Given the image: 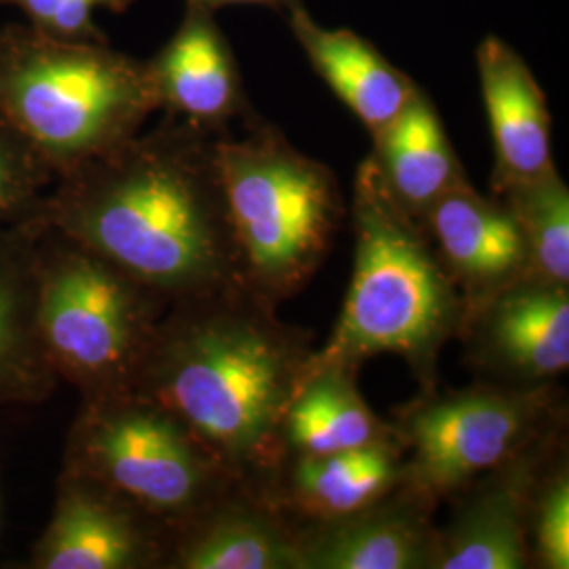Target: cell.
<instances>
[{"label": "cell", "instance_id": "obj_1", "mask_svg": "<svg viewBox=\"0 0 569 569\" xmlns=\"http://www.w3.org/2000/svg\"><path fill=\"white\" fill-rule=\"evenodd\" d=\"M167 117L56 180L37 222L98 251L171 302L244 284L218 142Z\"/></svg>", "mask_w": 569, "mask_h": 569}, {"label": "cell", "instance_id": "obj_2", "mask_svg": "<svg viewBox=\"0 0 569 569\" xmlns=\"http://www.w3.org/2000/svg\"><path fill=\"white\" fill-rule=\"evenodd\" d=\"M315 336L249 287L171 302L136 392L173 411L226 472L260 491L283 460V425Z\"/></svg>", "mask_w": 569, "mask_h": 569}, {"label": "cell", "instance_id": "obj_3", "mask_svg": "<svg viewBox=\"0 0 569 569\" xmlns=\"http://www.w3.org/2000/svg\"><path fill=\"white\" fill-rule=\"evenodd\" d=\"M355 266L340 319L310 367L359 373L380 355L406 361L420 392L439 387L443 348L458 340L467 302L420 220L395 201L371 154L352 183Z\"/></svg>", "mask_w": 569, "mask_h": 569}, {"label": "cell", "instance_id": "obj_4", "mask_svg": "<svg viewBox=\"0 0 569 569\" xmlns=\"http://www.w3.org/2000/svg\"><path fill=\"white\" fill-rule=\"evenodd\" d=\"M159 112L146 61L108 42L0 28V114L56 180L138 136Z\"/></svg>", "mask_w": 569, "mask_h": 569}, {"label": "cell", "instance_id": "obj_5", "mask_svg": "<svg viewBox=\"0 0 569 569\" xmlns=\"http://www.w3.org/2000/svg\"><path fill=\"white\" fill-rule=\"evenodd\" d=\"M218 161L244 284L279 308L326 264L345 226L338 178L258 114L241 138L226 131Z\"/></svg>", "mask_w": 569, "mask_h": 569}, {"label": "cell", "instance_id": "obj_6", "mask_svg": "<svg viewBox=\"0 0 569 569\" xmlns=\"http://www.w3.org/2000/svg\"><path fill=\"white\" fill-rule=\"evenodd\" d=\"M34 308L58 380L81 399H98L136 388L169 300L87 244L39 224Z\"/></svg>", "mask_w": 569, "mask_h": 569}, {"label": "cell", "instance_id": "obj_7", "mask_svg": "<svg viewBox=\"0 0 569 569\" xmlns=\"http://www.w3.org/2000/svg\"><path fill=\"white\" fill-rule=\"evenodd\" d=\"M61 468L114 489L169 528L239 486L173 411L136 390L81 399Z\"/></svg>", "mask_w": 569, "mask_h": 569}, {"label": "cell", "instance_id": "obj_8", "mask_svg": "<svg viewBox=\"0 0 569 569\" xmlns=\"http://www.w3.org/2000/svg\"><path fill=\"white\" fill-rule=\"evenodd\" d=\"M563 390L477 380L420 392L390 420L406 449L407 486L449 502L477 477L502 467L566 425Z\"/></svg>", "mask_w": 569, "mask_h": 569}, {"label": "cell", "instance_id": "obj_9", "mask_svg": "<svg viewBox=\"0 0 569 569\" xmlns=\"http://www.w3.org/2000/svg\"><path fill=\"white\" fill-rule=\"evenodd\" d=\"M171 528L114 489L61 468L30 569H164Z\"/></svg>", "mask_w": 569, "mask_h": 569}, {"label": "cell", "instance_id": "obj_10", "mask_svg": "<svg viewBox=\"0 0 569 569\" xmlns=\"http://www.w3.org/2000/svg\"><path fill=\"white\" fill-rule=\"evenodd\" d=\"M458 340L479 380L557 385L569 367V284L528 274L472 308Z\"/></svg>", "mask_w": 569, "mask_h": 569}, {"label": "cell", "instance_id": "obj_11", "mask_svg": "<svg viewBox=\"0 0 569 569\" xmlns=\"http://www.w3.org/2000/svg\"><path fill=\"white\" fill-rule=\"evenodd\" d=\"M566 439V427H561L458 491L449 500L453 512L446 528H439L435 569L531 568L533 493L550 456Z\"/></svg>", "mask_w": 569, "mask_h": 569}, {"label": "cell", "instance_id": "obj_12", "mask_svg": "<svg viewBox=\"0 0 569 569\" xmlns=\"http://www.w3.org/2000/svg\"><path fill=\"white\" fill-rule=\"evenodd\" d=\"M437 507L403 481L363 509L298 523L300 569H435Z\"/></svg>", "mask_w": 569, "mask_h": 569}, {"label": "cell", "instance_id": "obj_13", "mask_svg": "<svg viewBox=\"0 0 569 569\" xmlns=\"http://www.w3.org/2000/svg\"><path fill=\"white\" fill-rule=\"evenodd\" d=\"M159 110L167 117L230 131V122L256 112L213 11L186 4L182 23L163 49L146 61Z\"/></svg>", "mask_w": 569, "mask_h": 569}, {"label": "cell", "instance_id": "obj_14", "mask_svg": "<svg viewBox=\"0 0 569 569\" xmlns=\"http://www.w3.org/2000/svg\"><path fill=\"white\" fill-rule=\"evenodd\" d=\"M420 222L468 312L531 274L528 249L509 207L493 194H479L468 182L443 194Z\"/></svg>", "mask_w": 569, "mask_h": 569}, {"label": "cell", "instance_id": "obj_15", "mask_svg": "<svg viewBox=\"0 0 569 569\" xmlns=\"http://www.w3.org/2000/svg\"><path fill=\"white\" fill-rule=\"evenodd\" d=\"M164 569H300L298 526L258 491L232 486L171 528Z\"/></svg>", "mask_w": 569, "mask_h": 569}, {"label": "cell", "instance_id": "obj_16", "mask_svg": "<svg viewBox=\"0 0 569 569\" xmlns=\"http://www.w3.org/2000/svg\"><path fill=\"white\" fill-rule=\"evenodd\" d=\"M403 477L406 449L392 439L338 453H287L258 493L298 526L363 509Z\"/></svg>", "mask_w": 569, "mask_h": 569}, {"label": "cell", "instance_id": "obj_17", "mask_svg": "<svg viewBox=\"0 0 569 569\" xmlns=\"http://www.w3.org/2000/svg\"><path fill=\"white\" fill-rule=\"evenodd\" d=\"M477 68L496 152L491 190L555 169L545 91L523 58L488 37L477 47Z\"/></svg>", "mask_w": 569, "mask_h": 569}, {"label": "cell", "instance_id": "obj_18", "mask_svg": "<svg viewBox=\"0 0 569 569\" xmlns=\"http://www.w3.org/2000/svg\"><path fill=\"white\" fill-rule=\"evenodd\" d=\"M37 222L0 230V409L44 403L60 385L37 327Z\"/></svg>", "mask_w": 569, "mask_h": 569}, {"label": "cell", "instance_id": "obj_19", "mask_svg": "<svg viewBox=\"0 0 569 569\" xmlns=\"http://www.w3.org/2000/svg\"><path fill=\"white\" fill-rule=\"evenodd\" d=\"M287 21L317 74L371 136L385 129L418 91V84L388 63L376 47L346 28H323L305 4L293 9Z\"/></svg>", "mask_w": 569, "mask_h": 569}, {"label": "cell", "instance_id": "obj_20", "mask_svg": "<svg viewBox=\"0 0 569 569\" xmlns=\"http://www.w3.org/2000/svg\"><path fill=\"white\" fill-rule=\"evenodd\" d=\"M371 138V159L390 194L416 220H422L449 190L468 182L439 112L420 87L406 108Z\"/></svg>", "mask_w": 569, "mask_h": 569}, {"label": "cell", "instance_id": "obj_21", "mask_svg": "<svg viewBox=\"0 0 569 569\" xmlns=\"http://www.w3.org/2000/svg\"><path fill=\"white\" fill-rule=\"evenodd\" d=\"M392 439H399L392 422L367 406L357 371L338 366L310 367L283 425L284 456L338 453Z\"/></svg>", "mask_w": 569, "mask_h": 569}, {"label": "cell", "instance_id": "obj_22", "mask_svg": "<svg viewBox=\"0 0 569 569\" xmlns=\"http://www.w3.org/2000/svg\"><path fill=\"white\" fill-rule=\"evenodd\" d=\"M491 194L509 207L519 226L531 274L549 283L569 284V190L557 167L493 188Z\"/></svg>", "mask_w": 569, "mask_h": 569}, {"label": "cell", "instance_id": "obj_23", "mask_svg": "<svg viewBox=\"0 0 569 569\" xmlns=\"http://www.w3.org/2000/svg\"><path fill=\"white\" fill-rule=\"evenodd\" d=\"M529 552L531 568H569L568 439L550 456L533 493Z\"/></svg>", "mask_w": 569, "mask_h": 569}, {"label": "cell", "instance_id": "obj_24", "mask_svg": "<svg viewBox=\"0 0 569 569\" xmlns=\"http://www.w3.org/2000/svg\"><path fill=\"white\" fill-rule=\"evenodd\" d=\"M53 182L51 169L0 114V230L37 222L42 199Z\"/></svg>", "mask_w": 569, "mask_h": 569}, {"label": "cell", "instance_id": "obj_25", "mask_svg": "<svg viewBox=\"0 0 569 569\" xmlns=\"http://www.w3.org/2000/svg\"><path fill=\"white\" fill-rule=\"evenodd\" d=\"M136 0H0V7H16L42 34L63 41L103 42L96 23L98 11H127Z\"/></svg>", "mask_w": 569, "mask_h": 569}, {"label": "cell", "instance_id": "obj_26", "mask_svg": "<svg viewBox=\"0 0 569 569\" xmlns=\"http://www.w3.org/2000/svg\"><path fill=\"white\" fill-rule=\"evenodd\" d=\"M186 4H199L209 11H216L220 7H228V4H260V7H268L279 11L283 18H287L293 9L302 7V0H186Z\"/></svg>", "mask_w": 569, "mask_h": 569}]
</instances>
